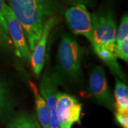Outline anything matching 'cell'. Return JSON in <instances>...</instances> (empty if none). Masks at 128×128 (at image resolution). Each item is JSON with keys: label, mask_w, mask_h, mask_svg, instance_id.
I'll list each match as a JSON object with an SVG mask.
<instances>
[{"label": "cell", "mask_w": 128, "mask_h": 128, "mask_svg": "<svg viewBox=\"0 0 128 128\" xmlns=\"http://www.w3.org/2000/svg\"><path fill=\"white\" fill-rule=\"evenodd\" d=\"M22 26L31 51L39 40L46 20L56 13L54 0H7Z\"/></svg>", "instance_id": "1"}, {"label": "cell", "mask_w": 128, "mask_h": 128, "mask_svg": "<svg viewBox=\"0 0 128 128\" xmlns=\"http://www.w3.org/2000/svg\"><path fill=\"white\" fill-rule=\"evenodd\" d=\"M93 50L103 48L116 54L117 24L112 12H102L92 15Z\"/></svg>", "instance_id": "2"}, {"label": "cell", "mask_w": 128, "mask_h": 128, "mask_svg": "<svg viewBox=\"0 0 128 128\" xmlns=\"http://www.w3.org/2000/svg\"><path fill=\"white\" fill-rule=\"evenodd\" d=\"M84 50L73 36H63L58 50L60 68L69 78L76 79L82 72V61Z\"/></svg>", "instance_id": "3"}, {"label": "cell", "mask_w": 128, "mask_h": 128, "mask_svg": "<svg viewBox=\"0 0 128 128\" xmlns=\"http://www.w3.org/2000/svg\"><path fill=\"white\" fill-rule=\"evenodd\" d=\"M82 104L67 93L57 92L56 113L60 128H72L75 123L80 122Z\"/></svg>", "instance_id": "4"}, {"label": "cell", "mask_w": 128, "mask_h": 128, "mask_svg": "<svg viewBox=\"0 0 128 128\" xmlns=\"http://www.w3.org/2000/svg\"><path fill=\"white\" fill-rule=\"evenodd\" d=\"M65 18L73 34L86 37L90 44L92 43V15L86 5L78 4L68 9Z\"/></svg>", "instance_id": "5"}, {"label": "cell", "mask_w": 128, "mask_h": 128, "mask_svg": "<svg viewBox=\"0 0 128 128\" xmlns=\"http://www.w3.org/2000/svg\"><path fill=\"white\" fill-rule=\"evenodd\" d=\"M4 16L9 36L12 41L16 54L18 58L26 62L30 61L32 58V51L30 50L24 29L8 4H4Z\"/></svg>", "instance_id": "6"}, {"label": "cell", "mask_w": 128, "mask_h": 128, "mask_svg": "<svg viewBox=\"0 0 128 128\" xmlns=\"http://www.w3.org/2000/svg\"><path fill=\"white\" fill-rule=\"evenodd\" d=\"M89 88L92 96L99 103L110 110H114L115 102L102 66H98L92 70L89 76Z\"/></svg>", "instance_id": "7"}, {"label": "cell", "mask_w": 128, "mask_h": 128, "mask_svg": "<svg viewBox=\"0 0 128 128\" xmlns=\"http://www.w3.org/2000/svg\"><path fill=\"white\" fill-rule=\"evenodd\" d=\"M58 18L55 15L51 16L46 20L41 37L32 51V58L30 62L32 64V70L36 77H39L41 76L42 70L44 68L48 39L50 32L58 23Z\"/></svg>", "instance_id": "8"}, {"label": "cell", "mask_w": 128, "mask_h": 128, "mask_svg": "<svg viewBox=\"0 0 128 128\" xmlns=\"http://www.w3.org/2000/svg\"><path fill=\"white\" fill-rule=\"evenodd\" d=\"M57 89L58 79L56 76L46 72L42 76L40 82V93L48 107L50 113V128H60L56 113Z\"/></svg>", "instance_id": "9"}, {"label": "cell", "mask_w": 128, "mask_h": 128, "mask_svg": "<svg viewBox=\"0 0 128 128\" xmlns=\"http://www.w3.org/2000/svg\"><path fill=\"white\" fill-rule=\"evenodd\" d=\"M29 85L35 98L37 120L42 128H50V113L46 100L34 82H29Z\"/></svg>", "instance_id": "10"}, {"label": "cell", "mask_w": 128, "mask_h": 128, "mask_svg": "<svg viewBox=\"0 0 128 128\" xmlns=\"http://www.w3.org/2000/svg\"><path fill=\"white\" fill-rule=\"evenodd\" d=\"M14 109V100L6 83L0 80V120L7 119Z\"/></svg>", "instance_id": "11"}, {"label": "cell", "mask_w": 128, "mask_h": 128, "mask_svg": "<svg viewBox=\"0 0 128 128\" xmlns=\"http://www.w3.org/2000/svg\"><path fill=\"white\" fill-rule=\"evenodd\" d=\"M114 109L116 112L128 113V86L116 78L114 88Z\"/></svg>", "instance_id": "12"}, {"label": "cell", "mask_w": 128, "mask_h": 128, "mask_svg": "<svg viewBox=\"0 0 128 128\" xmlns=\"http://www.w3.org/2000/svg\"><path fill=\"white\" fill-rule=\"evenodd\" d=\"M7 128H42L37 118L30 113H19L12 118Z\"/></svg>", "instance_id": "13"}, {"label": "cell", "mask_w": 128, "mask_h": 128, "mask_svg": "<svg viewBox=\"0 0 128 128\" xmlns=\"http://www.w3.org/2000/svg\"><path fill=\"white\" fill-rule=\"evenodd\" d=\"M128 38V15L124 14L122 17L119 27L116 31V44Z\"/></svg>", "instance_id": "14"}, {"label": "cell", "mask_w": 128, "mask_h": 128, "mask_svg": "<svg viewBox=\"0 0 128 128\" xmlns=\"http://www.w3.org/2000/svg\"><path fill=\"white\" fill-rule=\"evenodd\" d=\"M116 51L118 58L128 63V38L117 44Z\"/></svg>", "instance_id": "15"}, {"label": "cell", "mask_w": 128, "mask_h": 128, "mask_svg": "<svg viewBox=\"0 0 128 128\" xmlns=\"http://www.w3.org/2000/svg\"><path fill=\"white\" fill-rule=\"evenodd\" d=\"M4 1L0 0V28L6 35L9 36L7 24L4 16Z\"/></svg>", "instance_id": "16"}, {"label": "cell", "mask_w": 128, "mask_h": 128, "mask_svg": "<svg viewBox=\"0 0 128 128\" xmlns=\"http://www.w3.org/2000/svg\"><path fill=\"white\" fill-rule=\"evenodd\" d=\"M115 119L122 128H128V113L115 112Z\"/></svg>", "instance_id": "17"}, {"label": "cell", "mask_w": 128, "mask_h": 128, "mask_svg": "<svg viewBox=\"0 0 128 128\" xmlns=\"http://www.w3.org/2000/svg\"><path fill=\"white\" fill-rule=\"evenodd\" d=\"M0 40L4 41V43H6V44H8V45L12 44V41L11 40L10 37L8 35H6L4 32L2 30L1 28H0Z\"/></svg>", "instance_id": "18"}, {"label": "cell", "mask_w": 128, "mask_h": 128, "mask_svg": "<svg viewBox=\"0 0 128 128\" xmlns=\"http://www.w3.org/2000/svg\"><path fill=\"white\" fill-rule=\"evenodd\" d=\"M69 2L74 4H90L92 0H67Z\"/></svg>", "instance_id": "19"}]
</instances>
